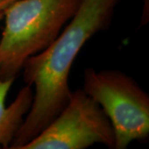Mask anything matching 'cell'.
<instances>
[{
    "label": "cell",
    "instance_id": "obj_1",
    "mask_svg": "<svg viewBox=\"0 0 149 149\" xmlns=\"http://www.w3.org/2000/svg\"><path fill=\"white\" fill-rule=\"evenodd\" d=\"M122 0H81L64 31L47 48L30 56L22 67L23 81L35 87L33 101L9 148L21 149L53 121L69 101L71 66L85 43L111 24Z\"/></svg>",
    "mask_w": 149,
    "mask_h": 149
},
{
    "label": "cell",
    "instance_id": "obj_4",
    "mask_svg": "<svg viewBox=\"0 0 149 149\" xmlns=\"http://www.w3.org/2000/svg\"><path fill=\"white\" fill-rule=\"evenodd\" d=\"M95 143L114 149L113 128L100 104L77 90L58 116L21 149H85Z\"/></svg>",
    "mask_w": 149,
    "mask_h": 149
},
{
    "label": "cell",
    "instance_id": "obj_2",
    "mask_svg": "<svg viewBox=\"0 0 149 149\" xmlns=\"http://www.w3.org/2000/svg\"><path fill=\"white\" fill-rule=\"evenodd\" d=\"M81 0H18L3 12L0 80H15L30 56L47 48L77 12Z\"/></svg>",
    "mask_w": 149,
    "mask_h": 149
},
{
    "label": "cell",
    "instance_id": "obj_8",
    "mask_svg": "<svg viewBox=\"0 0 149 149\" xmlns=\"http://www.w3.org/2000/svg\"><path fill=\"white\" fill-rule=\"evenodd\" d=\"M4 17V14H3V12H0V21Z\"/></svg>",
    "mask_w": 149,
    "mask_h": 149
},
{
    "label": "cell",
    "instance_id": "obj_7",
    "mask_svg": "<svg viewBox=\"0 0 149 149\" xmlns=\"http://www.w3.org/2000/svg\"><path fill=\"white\" fill-rule=\"evenodd\" d=\"M18 0H0V12H4L12 4L16 3Z\"/></svg>",
    "mask_w": 149,
    "mask_h": 149
},
{
    "label": "cell",
    "instance_id": "obj_3",
    "mask_svg": "<svg viewBox=\"0 0 149 149\" xmlns=\"http://www.w3.org/2000/svg\"><path fill=\"white\" fill-rule=\"evenodd\" d=\"M83 91L106 113L115 135L114 149L149 136V95L132 77L117 70L84 72Z\"/></svg>",
    "mask_w": 149,
    "mask_h": 149
},
{
    "label": "cell",
    "instance_id": "obj_5",
    "mask_svg": "<svg viewBox=\"0 0 149 149\" xmlns=\"http://www.w3.org/2000/svg\"><path fill=\"white\" fill-rule=\"evenodd\" d=\"M13 81V79L0 80V148H9L33 101L32 86L26 85L19 91L10 105L5 106L6 97Z\"/></svg>",
    "mask_w": 149,
    "mask_h": 149
},
{
    "label": "cell",
    "instance_id": "obj_6",
    "mask_svg": "<svg viewBox=\"0 0 149 149\" xmlns=\"http://www.w3.org/2000/svg\"><path fill=\"white\" fill-rule=\"evenodd\" d=\"M149 21V0H143V8L140 21V27L146 25Z\"/></svg>",
    "mask_w": 149,
    "mask_h": 149
}]
</instances>
